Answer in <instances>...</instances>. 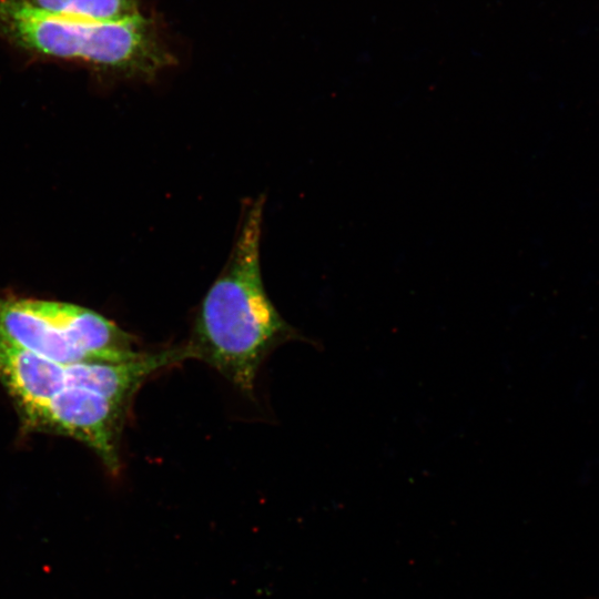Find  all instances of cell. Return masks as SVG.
Here are the masks:
<instances>
[{"instance_id":"obj_1","label":"cell","mask_w":599,"mask_h":599,"mask_svg":"<svg viewBox=\"0 0 599 599\" xmlns=\"http://www.w3.org/2000/svg\"><path fill=\"white\" fill-rule=\"evenodd\" d=\"M263 212L262 199L245 210L230 258L202 300L185 344L191 359L206 363L247 394L268 353L295 335L263 285Z\"/></svg>"},{"instance_id":"obj_2","label":"cell","mask_w":599,"mask_h":599,"mask_svg":"<svg viewBox=\"0 0 599 599\" xmlns=\"http://www.w3.org/2000/svg\"><path fill=\"white\" fill-rule=\"evenodd\" d=\"M0 37L38 58L79 62L129 79L152 80L175 63L156 22L141 13L92 21L0 0Z\"/></svg>"},{"instance_id":"obj_3","label":"cell","mask_w":599,"mask_h":599,"mask_svg":"<svg viewBox=\"0 0 599 599\" xmlns=\"http://www.w3.org/2000/svg\"><path fill=\"white\" fill-rule=\"evenodd\" d=\"M130 405L75 386L60 389L29 424L84 443L112 476L121 469L120 440Z\"/></svg>"},{"instance_id":"obj_4","label":"cell","mask_w":599,"mask_h":599,"mask_svg":"<svg viewBox=\"0 0 599 599\" xmlns=\"http://www.w3.org/2000/svg\"><path fill=\"white\" fill-rule=\"evenodd\" d=\"M17 301L22 308L48 322L93 362H128L145 353L136 348L132 335L92 309L55 301L27 297H17Z\"/></svg>"},{"instance_id":"obj_5","label":"cell","mask_w":599,"mask_h":599,"mask_svg":"<svg viewBox=\"0 0 599 599\" xmlns=\"http://www.w3.org/2000/svg\"><path fill=\"white\" fill-rule=\"evenodd\" d=\"M65 366L0 339V380L27 426L65 386Z\"/></svg>"},{"instance_id":"obj_6","label":"cell","mask_w":599,"mask_h":599,"mask_svg":"<svg viewBox=\"0 0 599 599\" xmlns=\"http://www.w3.org/2000/svg\"><path fill=\"white\" fill-rule=\"evenodd\" d=\"M0 339L62 365L93 362L48 322L22 308L16 296L0 297Z\"/></svg>"},{"instance_id":"obj_7","label":"cell","mask_w":599,"mask_h":599,"mask_svg":"<svg viewBox=\"0 0 599 599\" xmlns=\"http://www.w3.org/2000/svg\"><path fill=\"white\" fill-rule=\"evenodd\" d=\"M40 11L92 21H115L140 13V0H21Z\"/></svg>"}]
</instances>
